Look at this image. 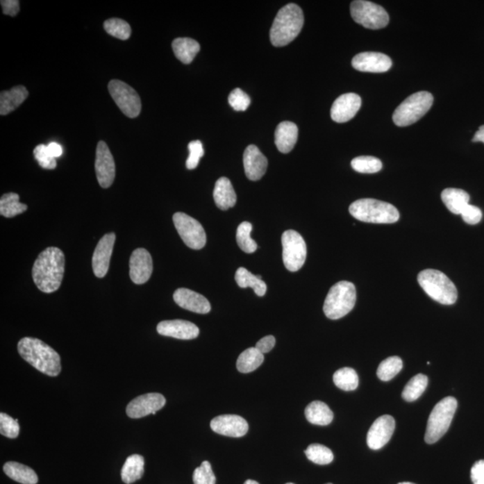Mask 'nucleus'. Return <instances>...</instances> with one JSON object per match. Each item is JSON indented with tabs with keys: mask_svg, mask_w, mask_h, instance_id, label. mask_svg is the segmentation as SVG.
I'll use <instances>...</instances> for the list:
<instances>
[{
	"mask_svg": "<svg viewBox=\"0 0 484 484\" xmlns=\"http://www.w3.org/2000/svg\"><path fill=\"white\" fill-rule=\"evenodd\" d=\"M129 276L135 285H144L153 273V260L146 249L140 248L132 253L129 260Z\"/></svg>",
	"mask_w": 484,
	"mask_h": 484,
	"instance_id": "f3484780",
	"label": "nucleus"
},
{
	"mask_svg": "<svg viewBox=\"0 0 484 484\" xmlns=\"http://www.w3.org/2000/svg\"><path fill=\"white\" fill-rule=\"evenodd\" d=\"M305 415L310 424L326 426L331 424L334 414L328 405L322 401H314L305 409Z\"/></svg>",
	"mask_w": 484,
	"mask_h": 484,
	"instance_id": "bb28decb",
	"label": "nucleus"
},
{
	"mask_svg": "<svg viewBox=\"0 0 484 484\" xmlns=\"http://www.w3.org/2000/svg\"><path fill=\"white\" fill-rule=\"evenodd\" d=\"M236 283L240 287H251L260 297L266 294L267 285L260 276H254L244 267H240L235 274Z\"/></svg>",
	"mask_w": 484,
	"mask_h": 484,
	"instance_id": "2f4dec72",
	"label": "nucleus"
},
{
	"mask_svg": "<svg viewBox=\"0 0 484 484\" xmlns=\"http://www.w3.org/2000/svg\"><path fill=\"white\" fill-rule=\"evenodd\" d=\"M418 283L433 300L443 305L454 304L458 289L445 274L435 269H425L418 274Z\"/></svg>",
	"mask_w": 484,
	"mask_h": 484,
	"instance_id": "39448f33",
	"label": "nucleus"
},
{
	"mask_svg": "<svg viewBox=\"0 0 484 484\" xmlns=\"http://www.w3.org/2000/svg\"><path fill=\"white\" fill-rule=\"evenodd\" d=\"M166 399L159 393H148L135 397L126 406V415L133 419L143 418L149 415H156L157 411L165 406Z\"/></svg>",
	"mask_w": 484,
	"mask_h": 484,
	"instance_id": "4468645a",
	"label": "nucleus"
},
{
	"mask_svg": "<svg viewBox=\"0 0 484 484\" xmlns=\"http://www.w3.org/2000/svg\"><path fill=\"white\" fill-rule=\"evenodd\" d=\"M428 379L427 376L418 374L411 378L403 388L402 397L407 402H414L421 397L428 386Z\"/></svg>",
	"mask_w": 484,
	"mask_h": 484,
	"instance_id": "f704fd0d",
	"label": "nucleus"
},
{
	"mask_svg": "<svg viewBox=\"0 0 484 484\" xmlns=\"http://www.w3.org/2000/svg\"><path fill=\"white\" fill-rule=\"evenodd\" d=\"M28 97V91L24 86L18 85L11 90L3 91L0 94V114L8 115L14 112Z\"/></svg>",
	"mask_w": 484,
	"mask_h": 484,
	"instance_id": "a878e982",
	"label": "nucleus"
},
{
	"mask_svg": "<svg viewBox=\"0 0 484 484\" xmlns=\"http://www.w3.org/2000/svg\"><path fill=\"white\" fill-rule=\"evenodd\" d=\"M461 217L463 218L465 223L470 225L479 224L483 218V212L477 206L468 203L461 212Z\"/></svg>",
	"mask_w": 484,
	"mask_h": 484,
	"instance_id": "de8ad7c7",
	"label": "nucleus"
},
{
	"mask_svg": "<svg viewBox=\"0 0 484 484\" xmlns=\"http://www.w3.org/2000/svg\"><path fill=\"white\" fill-rule=\"evenodd\" d=\"M356 288L353 283L342 281L329 290L324 303V313L330 319H339L347 316L356 303Z\"/></svg>",
	"mask_w": 484,
	"mask_h": 484,
	"instance_id": "423d86ee",
	"label": "nucleus"
},
{
	"mask_svg": "<svg viewBox=\"0 0 484 484\" xmlns=\"http://www.w3.org/2000/svg\"><path fill=\"white\" fill-rule=\"evenodd\" d=\"M274 345H276V338L273 335H267V337H265L258 342L257 344H256V348L264 354L269 353L274 347Z\"/></svg>",
	"mask_w": 484,
	"mask_h": 484,
	"instance_id": "3c124183",
	"label": "nucleus"
},
{
	"mask_svg": "<svg viewBox=\"0 0 484 484\" xmlns=\"http://www.w3.org/2000/svg\"><path fill=\"white\" fill-rule=\"evenodd\" d=\"M33 155H35L37 162H38L39 165L43 169H54L57 167L56 158L51 155L49 152L47 146L45 144H39L35 147V151H33Z\"/></svg>",
	"mask_w": 484,
	"mask_h": 484,
	"instance_id": "c03bdc74",
	"label": "nucleus"
},
{
	"mask_svg": "<svg viewBox=\"0 0 484 484\" xmlns=\"http://www.w3.org/2000/svg\"><path fill=\"white\" fill-rule=\"evenodd\" d=\"M433 97L428 92H418L407 97L393 114V122L399 126L414 124L430 110Z\"/></svg>",
	"mask_w": 484,
	"mask_h": 484,
	"instance_id": "6e6552de",
	"label": "nucleus"
},
{
	"mask_svg": "<svg viewBox=\"0 0 484 484\" xmlns=\"http://www.w3.org/2000/svg\"><path fill=\"white\" fill-rule=\"evenodd\" d=\"M243 165L247 178L251 181H258L266 174L268 162L267 157L254 144H251L246 148L243 155Z\"/></svg>",
	"mask_w": 484,
	"mask_h": 484,
	"instance_id": "5701e85b",
	"label": "nucleus"
},
{
	"mask_svg": "<svg viewBox=\"0 0 484 484\" xmlns=\"http://www.w3.org/2000/svg\"><path fill=\"white\" fill-rule=\"evenodd\" d=\"M20 427L18 420H15L11 416L1 412L0 414V433L1 435L15 439L19 435Z\"/></svg>",
	"mask_w": 484,
	"mask_h": 484,
	"instance_id": "79ce46f5",
	"label": "nucleus"
},
{
	"mask_svg": "<svg viewBox=\"0 0 484 484\" xmlns=\"http://www.w3.org/2000/svg\"><path fill=\"white\" fill-rule=\"evenodd\" d=\"M64 271V253L58 248L49 247L37 258L33 267V279L40 291L51 294L60 287Z\"/></svg>",
	"mask_w": 484,
	"mask_h": 484,
	"instance_id": "f257e3e1",
	"label": "nucleus"
},
{
	"mask_svg": "<svg viewBox=\"0 0 484 484\" xmlns=\"http://www.w3.org/2000/svg\"><path fill=\"white\" fill-rule=\"evenodd\" d=\"M264 362V354L256 347L249 348L240 353L237 360V369L242 373L256 371Z\"/></svg>",
	"mask_w": 484,
	"mask_h": 484,
	"instance_id": "473e14b6",
	"label": "nucleus"
},
{
	"mask_svg": "<svg viewBox=\"0 0 484 484\" xmlns=\"http://www.w3.org/2000/svg\"><path fill=\"white\" fill-rule=\"evenodd\" d=\"M362 106V99L358 94H344L334 101L331 108V118L337 123L349 122Z\"/></svg>",
	"mask_w": 484,
	"mask_h": 484,
	"instance_id": "aec40b11",
	"label": "nucleus"
},
{
	"mask_svg": "<svg viewBox=\"0 0 484 484\" xmlns=\"http://www.w3.org/2000/svg\"><path fill=\"white\" fill-rule=\"evenodd\" d=\"M190 156L186 162V167L194 169L199 165L200 158L205 155L201 141L195 140L189 144Z\"/></svg>",
	"mask_w": 484,
	"mask_h": 484,
	"instance_id": "49530a36",
	"label": "nucleus"
},
{
	"mask_svg": "<svg viewBox=\"0 0 484 484\" xmlns=\"http://www.w3.org/2000/svg\"><path fill=\"white\" fill-rule=\"evenodd\" d=\"M174 299L176 303L184 310L199 314L210 312L211 304L208 299L190 289L180 288L176 290Z\"/></svg>",
	"mask_w": 484,
	"mask_h": 484,
	"instance_id": "4be33fe9",
	"label": "nucleus"
},
{
	"mask_svg": "<svg viewBox=\"0 0 484 484\" xmlns=\"http://www.w3.org/2000/svg\"><path fill=\"white\" fill-rule=\"evenodd\" d=\"M442 199L450 212L455 215H460L465 206L469 203L470 196L465 190L446 189L442 191Z\"/></svg>",
	"mask_w": 484,
	"mask_h": 484,
	"instance_id": "c756f323",
	"label": "nucleus"
},
{
	"mask_svg": "<svg viewBox=\"0 0 484 484\" xmlns=\"http://www.w3.org/2000/svg\"><path fill=\"white\" fill-rule=\"evenodd\" d=\"M326 484H332V483H326Z\"/></svg>",
	"mask_w": 484,
	"mask_h": 484,
	"instance_id": "13d9d810",
	"label": "nucleus"
},
{
	"mask_svg": "<svg viewBox=\"0 0 484 484\" xmlns=\"http://www.w3.org/2000/svg\"><path fill=\"white\" fill-rule=\"evenodd\" d=\"M1 6L3 13L5 15L15 17V15L19 13V1H17V0H2Z\"/></svg>",
	"mask_w": 484,
	"mask_h": 484,
	"instance_id": "8fccbe9b",
	"label": "nucleus"
},
{
	"mask_svg": "<svg viewBox=\"0 0 484 484\" xmlns=\"http://www.w3.org/2000/svg\"><path fill=\"white\" fill-rule=\"evenodd\" d=\"M396 422L391 415H385L378 418L367 434V444L369 449L378 450L383 448L392 437Z\"/></svg>",
	"mask_w": 484,
	"mask_h": 484,
	"instance_id": "2eb2a0df",
	"label": "nucleus"
},
{
	"mask_svg": "<svg viewBox=\"0 0 484 484\" xmlns=\"http://www.w3.org/2000/svg\"><path fill=\"white\" fill-rule=\"evenodd\" d=\"M5 474L12 480L22 484H36L38 483V476L35 471L27 465L17 463V462H8L3 467Z\"/></svg>",
	"mask_w": 484,
	"mask_h": 484,
	"instance_id": "cd10ccee",
	"label": "nucleus"
},
{
	"mask_svg": "<svg viewBox=\"0 0 484 484\" xmlns=\"http://www.w3.org/2000/svg\"><path fill=\"white\" fill-rule=\"evenodd\" d=\"M353 69L360 72L384 73L392 67V60L379 52H362L351 60Z\"/></svg>",
	"mask_w": 484,
	"mask_h": 484,
	"instance_id": "a211bd4d",
	"label": "nucleus"
},
{
	"mask_svg": "<svg viewBox=\"0 0 484 484\" xmlns=\"http://www.w3.org/2000/svg\"><path fill=\"white\" fill-rule=\"evenodd\" d=\"M228 101H229V104L233 109L237 112H245L251 106V98L240 88L234 89L231 92Z\"/></svg>",
	"mask_w": 484,
	"mask_h": 484,
	"instance_id": "a18cd8bd",
	"label": "nucleus"
},
{
	"mask_svg": "<svg viewBox=\"0 0 484 484\" xmlns=\"http://www.w3.org/2000/svg\"><path fill=\"white\" fill-rule=\"evenodd\" d=\"M252 224L249 222H243L239 225L237 229L236 240L237 243L242 251L251 254L257 251L258 245L254 240L251 239Z\"/></svg>",
	"mask_w": 484,
	"mask_h": 484,
	"instance_id": "4c0bfd02",
	"label": "nucleus"
},
{
	"mask_svg": "<svg viewBox=\"0 0 484 484\" xmlns=\"http://www.w3.org/2000/svg\"><path fill=\"white\" fill-rule=\"evenodd\" d=\"M305 454L309 460L317 465H328L334 460V454L331 450L320 444H311L305 450Z\"/></svg>",
	"mask_w": 484,
	"mask_h": 484,
	"instance_id": "58836bf2",
	"label": "nucleus"
},
{
	"mask_svg": "<svg viewBox=\"0 0 484 484\" xmlns=\"http://www.w3.org/2000/svg\"><path fill=\"white\" fill-rule=\"evenodd\" d=\"M193 482L194 484H215L217 478L208 461H203L201 465L194 471Z\"/></svg>",
	"mask_w": 484,
	"mask_h": 484,
	"instance_id": "37998d69",
	"label": "nucleus"
},
{
	"mask_svg": "<svg viewBox=\"0 0 484 484\" xmlns=\"http://www.w3.org/2000/svg\"><path fill=\"white\" fill-rule=\"evenodd\" d=\"M176 58L183 64H190L200 51L199 43L190 38H177L172 42Z\"/></svg>",
	"mask_w": 484,
	"mask_h": 484,
	"instance_id": "c85d7f7f",
	"label": "nucleus"
},
{
	"mask_svg": "<svg viewBox=\"0 0 484 484\" xmlns=\"http://www.w3.org/2000/svg\"><path fill=\"white\" fill-rule=\"evenodd\" d=\"M115 240V233L106 234L103 238L99 240L97 248L94 249L92 258V266L95 276H97L98 278H103L109 271Z\"/></svg>",
	"mask_w": 484,
	"mask_h": 484,
	"instance_id": "dca6fc26",
	"label": "nucleus"
},
{
	"mask_svg": "<svg viewBox=\"0 0 484 484\" xmlns=\"http://www.w3.org/2000/svg\"><path fill=\"white\" fill-rule=\"evenodd\" d=\"M95 172L99 184L103 189L112 186L115 180V162L106 142L100 141L97 148V160H95Z\"/></svg>",
	"mask_w": 484,
	"mask_h": 484,
	"instance_id": "ddd939ff",
	"label": "nucleus"
},
{
	"mask_svg": "<svg viewBox=\"0 0 484 484\" xmlns=\"http://www.w3.org/2000/svg\"><path fill=\"white\" fill-rule=\"evenodd\" d=\"M473 142H483L484 143V125L480 126L479 131L474 135Z\"/></svg>",
	"mask_w": 484,
	"mask_h": 484,
	"instance_id": "864d4df0",
	"label": "nucleus"
},
{
	"mask_svg": "<svg viewBox=\"0 0 484 484\" xmlns=\"http://www.w3.org/2000/svg\"><path fill=\"white\" fill-rule=\"evenodd\" d=\"M403 360L399 356H392L384 360L379 365L377 375L382 381H390L402 371Z\"/></svg>",
	"mask_w": 484,
	"mask_h": 484,
	"instance_id": "e433bc0d",
	"label": "nucleus"
},
{
	"mask_svg": "<svg viewBox=\"0 0 484 484\" xmlns=\"http://www.w3.org/2000/svg\"><path fill=\"white\" fill-rule=\"evenodd\" d=\"M349 212L357 220L371 224H394L400 217L393 205L372 199L357 200L350 206Z\"/></svg>",
	"mask_w": 484,
	"mask_h": 484,
	"instance_id": "20e7f679",
	"label": "nucleus"
},
{
	"mask_svg": "<svg viewBox=\"0 0 484 484\" xmlns=\"http://www.w3.org/2000/svg\"><path fill=\"white\" fill-rule=\"evenodd\" d=\"M210 426L215 433L233 437H243L249 431V424L245 419L234 415L217 416L212 419Z\"/></svg>",
	"mask_w": 484,
	"mask_h": 484,
	"instance_id": "6ab92c4d",
	"label": "nucleus"
},
{
	"mask_svg": "<svg viewBox=\"0 0 484 484\" xmlns=\"http://www.w3.org/2000/svg\"><path fill=\"white\" fill-rule=\"evenodd\" d=\"M244 484H260L258 482H256V481L253 480H247Z\"/></svg>",
	"mask_w": 484,
	"mask_h": 484,
	"instance_id": "5fc2aeb1",
	"label": "nucleus"
},
{
	"mask_svg": "<svg viewBox=\"0 0 484 484\" xmlns=\"http://www.w3.org/2000/svg\"><path fill=\"white\" fill-rule=\"evenodd\" d=\"M103 26L107 33L122 41L128 40L131 35V26L126 21L119 18L107 20Z\"/></svg>",
	"mask_w": 484,
	"mask_h": 484,
	"instance_id": "a19ab883",
	"label": "nucleus"
},
{
	"mask_svg": "<svg viewBox=\"0 0 484 484\" xmlns=\"http://www.w3.org/2000/svg\"><path fill=\"white\" fill-rule=\"evenodd\" d=\"M458 408L455 397H448L440 401L428 417L425 442L434 444L442 439L448 431Z\"/></svg>",
	"mask_w": 484,
	"mask_h": 484,
	"instance_id": "0eeeda50",
	"label": "nucleus"
},
{
	"mask_svg": "<svg viewBox=\"0 0 484 484\" xmlns=\"http://www.w3.org/2000/svg\"><path fill=\"white\" fill-rule=\"evenodd\" d=\"M471 479L474 484H484V460L478 461L473 465Z\"/></svg>",
	"mask_w": 484,
	"mask_h": 484,
	"instance_id": "09e8293b",
	"label": "nucleus"
},
{
	"mask_svg": "<svg viewBox=\"0 0 484 484\" xmlns=\"http://www.w3.org/2000/svg\"><path fill=\"white\" fill-rule=\"evenodd\" d=\"M27 210V206L19 201V195L17 193H7L0 199V215L2 217L12 218L23 214Z\"/></svg>",
	"mask_w": 484,
	"mask_h": 484,
	"instance_id": "72a5a7b5",
	"label": "nucleus"
},
{
	"mask_svg": "<svg viewBox=\"0 0 484 484\" xmlns=\"http://www.w3.org/2000/svg\"><path fill=\"white\" fill-rule=\"evenodd\" d=\"M351 15L357 24L372 30L384 28L390 22V15L381 6L365 0L351 2Z\"/></svg>",
	"mask_w": 484,
	"mask_h": 484,
	"instance_id": "1a4fd4ad",
	"label": "nucleus"
},
{
	"mask_svg": "<svg viewBox=\"0 0 484 484\" xmlns=\"http://www.w3.org/2000/svg\"><path fill=\"white\" fill-rule=\"evenodd\" d=\"M157 332L163 337L191 340L199 337V328L187 320H165L157 325Z\"/></svg>",
	"mask_w": 484,
	"mask_h": 484,
	"instance_id": "412c9836",
	"label": "nucleus"
},
{
	"mask_svg": "<svg viewBox=\"0 0 484 484\" xmlns=\"http://www.w3.org/2000/svg\"><path fill=\"white\" fill-rule=\"evenodd\" d=\"M176 230L180 234L185 244L192 249H201L206 244L205 230L196 219L184 212H176L174 215Z\"/></svg>",
	"mask_w": 484,
	"mask_h": 484,
	"instance_id": "f8f14e48",
	"label": "nucleus"
},
{
	"mask_svg": "<svg viewBox=\"0 0 484 484\" xmlns=\"http://www.w3.org/2000/svg\"><path fill=\"white\" fill-rule=\"evenodd\" d=\"M17 349L22 358L35 367L37 371L51 377L60 374V354L44 342L37 338L24 337L18 342Z\"/></svg>",
	"mask_w": 484,
	"mask_h": 484,
	"instance_id": "f03ea898",
	"label": "nucleus"
},
{
	"mask_svg": "<svg viewBox=\"0 0 484 484\" xmlns=\"http://www.w3.org/2000/svg\"><path fill=\"white\" fill-rule=\"evenodd\" d=\"M399 484H415V483H408V482H405V483H399Z\"/></svg>",
	"mask_w": 484,
	"mask_h": 484,
	"instance_id": "6e6d98bb",
	"label": "nucleus"
},
{
	"mask_svg": "<svg viewBox=\"0 0 484 484\" xmlns=\"http://www.w3.org/2000/svg\"><path fill=\"white\" fill-rule=\"evenodd\" d=\"M304 24L301 8L296 4H288L280 9L270 30L271 42L276 47H283L300 35Z\"/></svg>",
	"mask_w": 484,
	"mask_h": 484,
	"instance_id": "7ed1b4c3",
	"label": "nucleus"
},
{
	"mask_svg": "<svg viewBox=\"0 0 484 484\" xmlns=\"http://www.w3.org/2000/svg\"><path fill=\"white\" fill-rule=\"evenodd\" d=\"M351 165L354 171L358 172L360 174H376L382 169L381 160L373 156L356 157L351 161Z\"/></svg>",
	"mask_w": 484,
	"mask_h": 484,
	"instance_id": "ea45409f",
	"label": "nucleus"
},
{
	"mask_svg": "<svg viewBox=\"0 0 484 484\" xmlns=\"http://www.w3.org/2000/svg\"><path fill=\"white\" fill-rule=\"evenodd\" d=\"M283 264L291 272H297L306 261V242L300 233L288 230L282 236Z\"/></svg>",
	"mask_w": 484,
	"mask_h": 484,
	"instance_id": "9d476101",
	"label": "nucleus"
},
{
	"mask_svg": "<svg viewBox=\"0 0 484 484\" xmlns=\"http://www.w3.org/2000/svg\"><path fill=\"white\" fill-rule=\"evenodd\" d=\"M299 135L298 126L291 122L280 123L276 129V146L283 153H288L294 149L297 143Z\"/></svg>",
	"mask_w": 484,
	"mask_h": 484,
	"instance_id": "b1692460",
	"label": "nucleus"
},
{
	"mask_svg": "<svg viewBox=\"0 0 484 484\" xmlns=\"http://www.w3.org/2000/svg\"><path fill=\"white\" fill-rule=\"evenodd\" d=\"M333 379L335 386L344 391H353L359 386L358 374L351 368L338 369Z\"/></svg>",
	"mask_w": 484,
	"mask_h": 484,
	"instance_id": "c9c22d12",
	"label": "nucleus"
},
{
	"mask_svg": "<svg viewBox=\"0 0 484 484\" xmlns=\"http://www.w3.org/2000/svg\"><path fill=\"white\" fill-rule=\"evenodd\" d=\"M110 94L123 113L128 118H137L141 112V99L131 86L119 80L109 83Z\"/></svg>",
	"mask_w": 484,
	"mask_h": 484,
	"instance_id": "9b49d317",
	"label": "nucleus"
},
{
	"mask_svg": "<svg viewBox=\"0 0 484 484\" xmlns=\"http://www.w3.org/2000/svg\"><path fill=\"white\" fill-rule=\"evenodd\" d=\"M144 471V459L140 455H132L126 458L122 469V479L126 484H131L141 479Z\"/></svg>",
	"mask_w": 484,
	"mask_h": 484,
	"instance_id": "7c9ffc66",
	"label": "nucleus"
},
{
	"mask_svg": "<svg viewBox=\"0 0 484 484\" xmlns=\"http://www.w3.org/2000/svg\"><path fill=\"white\" fill-rule=\"evenodd\" d=\"M49 152L51 155L54 157V158H58L62 156L63 149L60 144L56 143V142H51L47 146Z\"/></svg>",
	"mask_w": 484,
	"mask_h": 484,
	"instance_id": "603ef678",
	"label": "nucleus"
},
{
	"mask_svg": "<svg viewBox=\"0 0 484 484\" xmlns=\"http://www.w3.org/2000/svg\"><path fill=\"white\" fill-rule=\"evenodd\" d=\"M286 484H294V483H286Z\"/></svg>",
	"mask_w": 484,
	"mask_h": 484,
	"instance_id": "4d7b16f0",
	"label": "nucleus"
},
{
	"mask_svg": "<svg viewBox=\"0 0 484 484\" xmlns=\"http://www.w3.org/2000/svg\"><path fill=\"white\" fill-rule=\"evenodd\" d=\"M214 199L221 210H228L235 206L237 196L229 178L222 177L215 183Z\"/></svg>",
	"mask_w": 484,
	"mask_h": 484,
	"instance_id": "393cba45",
	"label": "nucleus"
}]
</instances>
